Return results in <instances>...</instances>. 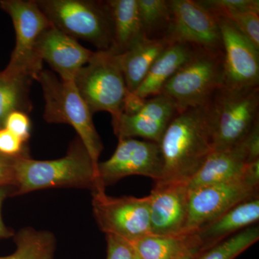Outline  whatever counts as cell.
Segmentation results:
<instances>
[{
    "mask_svg": "<svg viewBox=\"0 0 259 259\" xmlns=\"http://www.w3.org/2000/svg\"><path fill=\"white\" fill-rule=\"evenodd\" d=\"M214 137L210 100L177 112L159 143L163 176L154 184L188 183L214 151Z\"/></svg>",
    "mask_w": 259,
    "mask_h": 259,
    "instance_id": "obj_1",
    "label": "cell"
},
{
    "mask_svg": "<svg viewBox=\"0 0 259 259\" xmlns=\"http://www.w3.org/2000/svg\"><path fill=\"white\" fill-rule=\"evenodd\" d=\"M51 188L105 190L100 187L97 168L79 137L71 141L64 157L39 161L28 155L15 159L12 196Z\"/></svg>",
    "mask_w": 259,
    "mask_h": 259,
    "instance_id": "obj_2",
    "label": "cell"
},
{
    "mask_svg": "<svg viewBox=\"0 0 259 259\" xmlns=\"http://www.w3.org/2000/svg\"><path fill=\"white\" fill-rule=\"evenodd\" d=\"M35 80L41 87L45 100L44 120L49 123L68 124L74 127L97 169L103 144L94 125L93 115L74 81H64L46 69Z\"/></svg>",
    "mask_w": 259,
    "mask_h": 259,
    "instance_id": "obj_3",
    "label": "cell"
},
{
    "mask_svg": "<svg viewBox=\"0 0 259 259\" xmlns=\"http://www.w3.org/2000/svg\"><path fill=\"white\" fill-rule=\"evenodd\" d=\"M53 26L76 40L90 42L98 51L112 47L111 18L105 1L35 0Z\"/></svg>",
    "mask_w": 259,
    "mask_h": 259,
    "instance_id": "obj_4",
    "label": "cell"
},
{
    "mask_svg": "<svg viewBox=\"0 0 259 259\" xmlns=\"http://www.w3.org/2000/svg\"><path fill=\"white\" fill-rule=\"evenodd\" d=\"M259 160L252 162L244 175L235 180L189 190L188 234L229 210L237 204L258 197Z\"/></svg>",
    "mask_w": 259,
    "mask_h": 259,
    "instance_id": "obj_5",
    "label": "cell"
},
{
    "mask_svg": "<svg viewBox=\"0 0 259 259\" xmlns=\"http://www.w3.org/2000/svg\"><path fill=\"white\" fill-rule=\"evenodd\" d=\"M223 85V54L198 50L165 83L161 94L181 112L207 103Z\"/></svg>",
    "mask_w": 259,
    "mask_h": 259,
    "instance_id": "obj_6",
    "label": "cell"
},
{
    "mask_svg": "<svg viewBox=\"0 0 259 259\" xmlns=\"http://www.w3.org/2000/svg\"><path fill=\"white\" fill-rule=\"evenodd\" d=\"M75 86L92 114L121 112L128 90L117 56L110 51H95L88 64L76 73Z\"/></svg>",
    "mask_w": 259,
    "mask_h": 259,
    "instance_id": "obj_7",
    "label": "cell"
},
{
    "mask_svg": "<svg viewBox=\"0 0 259 259\" xmlns=\"http://www.w3.org/2000/svg\"><path fill=\"white\" fill-rule=\"evenodd\" d=\"M210 103L214 122V151L239 144L259 121V87H221L213 94Z\"/></svg>",
    "mask_w": 259,
    "mask_h": 259,
    "instance_id": "obj_8",
    "label": "cell"
},
{
    "mask_svg": "<svg viewBox=\"0 0 259 259\" xmlns=\"http://www.w3.org/2000/svg\"><path fill=\"white\" fill-rule=\"evenodd\" d=\"M0 6L11 18L16 36L14 51L5 71L35 80L42 70V61L36 54L37 40L52 25L35 0H3Z\"/></svg>",
    "mask_w": 259,
    "mask_h": 259,
    "instance_id": "obj_9",
    "label": "cell"
},
{
    "mask_svg": "<svg viewBox=\"0 0 259 259\" xmlns=\"http://www.w3.org/2000/svg\"><path fill=\"white\" fill-rule=\"evenodd\" d=\"M93 208L97 225L106 236L132 243L151 235L148 196L114 197L105 190L93 191Z\"/></svg>",
    "mask_w": 259,
    "mask_h": 259,
    "instance_id": "obj_10",
    "label": "cell"
},
{
    "mask_svg": "<svg viewBox=\"0 0 259 259\" xmlns=\"http://www.w3.org/2000/svg\"><path fill=\"white\" fill-rule=\"evenodd\" d=\"M163 163L157 143L136 139H118L115 152L107 161L99 162L97 172L100 187L133 175L149 177L154 182L163 176Z\"/></svg>",
    "mask_w": 259,
    "mask_h": 259,
    "instance_id": "obj_11",
    "label": "cell"
},
{
    "mask_svg": "<svg viewBox=\"0 0 259 259\" xmlns=\"http://www.w3.org/2000/svg\"><path fill=\"white\" fill-rule=\"evenodd\" d=\"M171 23L169 42H184L201 50L223 54L217 18L194 0H169Z\"/></svg>",
    "mask_w": 259,
    "mask_h": 259,
    "instance_id": "obj_12",
    "label": "cell"
},
{
    "mask_svg": "<svg viewBox=\"0 0 259 259\" xmlns=\"http://www.w3.org/2000/svg\"><path fill=\"white\" fill-rule=\"evenodd\" d=\"M216 18L223 41V86L231 89L259 87V49L238 30L231 20Z\"/></svg>",
    "mask_w": 259,
    "mask_h": 259,
    "instance_id": "obj_13",
    "label": "cell"
},
{
    "mask_svg": "<svg viewBox=\"0 0 259 259\" xmlns=\"http://www.w3.org/2000/svg\"><path fill=\"white\" fill-rule=\"evenodd\" d=\"M177 112L171 99L161 94L148 98L143 108L134 115L120 112L112 116V125L118 139L140 137L159 144Z\"/></svg>",
    "mask_w": 259,
    "mask_h": 259,
    "instance_id": "obj_14",
    "label": "cell"
},
{
    "mask_svg": "<svg viewBox=\"0 0 259 259\" xmlns=\"http://www.w3.org/2000/svg\"><path fill=\"white\" fill-rule=\"evenodd\" d=\"M148 198L151 234L160 236L184 234L188 216L187 184H154Z\"/></svg>",
    "mask_w": 259,
    "mask_h": 259,
    "instance_id": "obj_15",
    "label": "cell"
},
{
    "mask_svg": "<svg viewBox=\"0 0 259 259\" xmlns=\"http://www.w3.org/2000/svg\"><path fill=\"white\" fill-rule=\"evenodd\" d=\"M39 59L46 61L64 81H74L76 73L93 57L95 51L51 25L39 37L36 46Z\"/></svg>",
    "mask_w": 259,
    "mask_h": 259,
    "instance_id": "obj_16",
    "label": "cell"
},
{
    "mask_svg": "<svg viewBox=\"0 0 259 259\" xmlns=\"http://www.w3.org/2000/svg\"><path fill=\"white\" fill-rule=\"evenodd\" d=\"M258 220V197L237 204L211 222L188 233L192 258L228 237L253 226Z\"/></svg>",
    "mask_w": 259,
    "mask_h": 259,
    "instance_id": "obj_17",
    "label": "cell"
},
{
    "mask_svg": "<svg viewBox=\"0 0 259 259\" xmlns=\"http://www.w3.org/2000/svg\"><path fill=\"white\" fill-rule=\"evenodd\" d=\"M250 163L245 139L233 147L213 151L187 183L189 190L238 178Z\"/></svg>",
    "mask_w": 259,
    "mask_h": 259,
    "instance_id": "obj_18",
    "label": "cell"
},
{
    "mask_svg": "<svg viewBox=\"0 0 259 259\" xmlns=\"http://www.w3.org/2000/svg\"><path fill=\"white\" fill-rule=\"evenodd\" d=\"M198 50L201 49L190 44L170 42L161 55L158 56L146 78L134 93L144 99L161 95L165 83Z\"/></svg>",
    "mask_w": 259,
    "mask_h": 259,
    "instance_id": "obj_19",
    "label": "cell"
},
{
    "mask_svg": "<svg viewBox=\"0 0 259 259\" xmlns=\"http://www.w3.org/2000/svg\"><path fill=\"white\" fill-rule=\"evenodd\" d=\"M166 39L150 40L143 37L128 50L117 56L127 90L134 93L162 52L169 45Z\"/></svg>",
    "mask_w": 259,
    "mask_h": 259,
    "instance_id": "obj_20",
    "label": "cell"
},
{
    "mask_svg": "<svg viewBox=\"0 0 259 259\" xmlns=\"http://www.w3.org/2000/svg\"><path fill=\"white\" fill-rule=\"evenodd\" d=\"M112 28L110 52L120 55L144 37L141 30L137 0L105 1Z\"/></svg>",
    "mask_w": 259,
    "mask_h": 259,
    "instance_id": "obj_21",
    "label": "cell"
},
{
    "mask_svg": "<svg viewBox=\"0 0 259 259\" xmlns=\"http://www.w3.org/2000/svg\"><path fill=\"white\" fill-rule=\"evenodd\" d=\"M128 243L142 259H181L187 255L192 258L189 234L169 236L149 235Z\"/></svg>",
    "mask_w": 259,
    "mask_h": 259,
    "instance_id": "obj_22",
    "label": "cell"
},
{
    "mask_svg": "<svg viewBox=\"0 0 259 259\" xmlns=\"http://www.w3.org/2000/svg\"><path fill=\"white\" fill-rule=\"evenodd\" d=\"M32 79L0 72V128L4 127L9 114L22 111L28 114L32 105L30 98Z\"/></svg>",
    "mask_w": 259,
    "mask_h": 259,
    "instance_id": "obj_23",
    "label": "cell"
},
{
    "mask_svg": "<svg viewBox=\"0 0 259 259\" xmlns=\"http://www.w3.org/2000/svg\"><path fill=\"white\" fill-rule=\"evenodd\" d=\"M16 250L13 254L0 259H53L56 250V238L51 232L24 228L15 233Z\"/></svg>",
    "mask_w": 259,
    "mask_h": 259,
    "instance_id": "obj_24",
    "label": "cell"
},
{
    "mask_svg": "<svg viewBox=\"0 0 259 259\" xmlns=\"http://www.w3.org/2000/svg\"><path fill=\"white\" fill-rule=\"evenodd\" d=\"M137 3L144 37L166 39L171 23L169 0H137Z\"/></svg>",
    "mask_w": 259,
    "mask_h": 259,
    "instance_id": "obj_25",
    "label": "cell"
},
{
    "mask_svg": "<svg viewBox=\"0 0 259 259\" xmlns=\"http://www.w3.org/2000/svg\"><path fill=\"white\" fill-rule=\"evenodd\" d=\"M258 240V226L248 227L192 259H234Z\"/></svg>",
    "mask_w": 259,
    "mask_h": 259,
    "instance_id": "obj_26",
    "label": "cell"
},
{
    "mask_svg": "<svg viewBox=\"0 0 259 259\" xmlns=\"http://www.w3.org/2000/svg\"><path fill=\"white\" fill-rule=\"evenodd\" d=\"M204 9L216 18H229L245 13L259 14L258 0H199Z\"/></svg>",
    "mask_w": 259,
    "mask_h": 259,
    "instance_id": "obj_27",
    "label": "cell"
},
{
    "mask_svg": "<svg viewBox=\"0 0 259 259\" xmlns=\"http://www.w3.org/2000/svg\"><path fill=\"white\" fill-rule=\"evenodd\" d=\"M231 20L240 32L256 49H259V14L255 13H241L233 15Z\"/></svg>",
    "mask_w": 259,
    "mask_h": 259,
    "instance_id": "obj_28",
    "label": "cell"
},
{
    "mask_svg": "<svg viewBox=\"0 0 259 259\" xmlns=\"http://www.w3.org/2000/svg\"><path fill=\"white\" fill-rule=\"evenodd\" d=\"M4 128L28 144L31 135V121L28 114L22 111L11 112L5 120Z\"/></svg>",
    "mask_w": 259,
    "mask_h": 259,
    "instance_id": "obj_29",
    "label": "cell"
},
{
    "mask_svg": "<svg viewBox=\"0 0 259 259\" xmlns=\"http://www.w3.org/2000/svg\"><path fill=\"white\" fill-rule=\"evenodd\" d=\"M0 153L8 157L28 156V145L8 130L0 128Z\"/></svg>",
    "mask_w": 259,
    "mask_h": 259,
    "instance_id": "obj_30",
    "label": "cell"
},
{
    "mask_svg": "<svg viewBox=\"0 0 259 259\" xmlns=\"http://www.w3.org/2000/svg\"><path fill=\"white\" fill-rule=\"evenodd\" d=\"M107 259H133V248L128 242L107 235Z\"/></svg>",
    "mask_w": 259,
    "mask_h": 259,
    "instance_id": "obj_31",
    "label": "cell"
},
{
    "mask_svg": "<svg viewBox=\"0 0 259 259\" xmlns=\"http://www.w3.org/2000/svg\"><path fill=\"white\" fill-rule=\"evenodd\" d=\"M17 157H8L0 153V187L14 186V163Z\"/></svg>",
    "mask_w": 259,
    "mask_h": 259,
    "instance_id": "obj_32",
    "label": "cell"
},
{
    "mask_svg": "<svg viewBox=\"0 0 259 259\" xmlns=\"http://www.w3.org/2000/svg\"><path fill=\"white\" fill-rule=\"evenodd\" d=\"M147 99L142 98L136 93L127 92L124 99L121 112L127 115H132L139 112L146 104Z\"/></svg>",
    "mask_w": 259,
    "mask_h": 259,
    "instance_id": "obj_33",
    "label": "cell"
},
{
    "mask_svg": "<svg viewBox=\"0 0 259 259\" xmlns=\"http://www.w3.org/2000/svg\"><path fill=\"white\" fill-rule=\"evenodd\" d=\"M250 162L259 160V121L255 122L251 131L245 137Z\"/></svg>",
    "mask_w": 259,
    "mask_h": 259,
    "instance_id": "obj_34",
    "label": "cell"
},
{
    "mask_svg": "<svg viewBox=\"0 0 259 259\" xmlns=\"http://www.w3.org/2000/svg\"><path fill=\"white\" fill-rule=\"evenodd\" d=\"M13 194V188L8 186L0 187V240L6 239L15 236V231L5 224L2 218V207L3 202L8 197H11Z\"/></svg>",
    "mask_w": 259,
    "mask_h": 259,
    "instance_id": "obj_35",
    "label": "cell"
},
{
    "mask_svg": "<svg viewBox=\"0 0 259 259\" xmlns=\"http://www.w3.org/2000/svg\"><path fill=\"white\" fill-rule=\"evenodd\" d=\"M133 259H142L133 250Z\"/></svg>",
    "mask_w": 259,
    "mask_h": 259,
    "instance_id": "obj_36",
    "label": "cell"
},
{
    "mask_svg": "<svg viewBox=\"0 0 259 259\" xmlns=\"http://www.w3.org/2000/svg\"><path fill=\"white\" fill-rule=\"evenodd\" d=\"M181 259H192V257L190 256V255H187V256H185Z\"/></svg>",
    "mask_w": 259,
    "mask_h": 259,
    "instance_id": "obj_37",
    "label": "cell"
}]
</instances>
